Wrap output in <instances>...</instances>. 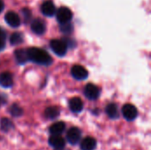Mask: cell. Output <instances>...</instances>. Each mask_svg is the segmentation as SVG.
<instances>
[{
  "instance_id": "6da1fadb",
  "label": "cell",
  "mask_w": 151,
  "mask_h": 150,
  "mask_svg": "<svg viewBox=\"0 0 151 150\" xmlns=\"http://www.w3.org/2000/svg\"><path fill=\"white\" fill-rule=\"evenodd\" d=\"M28 60H31L32 62L42 65H49L52 63L51 57L43 50L32 47L27 50Z\"/></svg>"
},
{
  "instance_id": "7a4b0ae2",
  "label": "cell",
  "mask_w": 151,
  "mask_h": 150,
  "mask_svg": "<svg viewBox=\"0 0 151 150\" xmlns=\"http://www.w3.org/2000/svg\"><path fill=\"white\" fill-rule=\"evenodd\" d=\"M56 12H57V20L59 24L64 25V24L70 23L73 18V12L68 7L62 6Z\"/></svg>"
},
{
  "instance_id": "3957f363",
  "label": "cell",
  "mask_w": 151,
  "mask_h": 150,
  "mask_svg": "<svg viewBox=\"0 0 151 150\" xmlns=\"http://www.w3.org/2000/svg\"><path fill=\"white\" fill-rule=\"evenodd\" d=\"M50 45L53 52L59 57L65 56L67 51V45L65 42L63 40H58V39L51 40L50 42Z\"/></svg>"
},
{
  "instance_id": "277c9868",
  "label": "cell",
  "mask_w": 151,
  "mask_h": 150,
  "mask_svg": "<svg viewBox=\"0 0 151 150\" xmlns=\"http://www.w3.org/2000/svg\"><path fill=\"white\" fill-rule=\"evenodd\" d=\"M122 114L124 118L128 121H133L138 115L137 109L133 104H125L122 108Z\"/></svg>"
},
{
  "instance_id": "5b68a950",
  "label": "cell",
  "mask_w": 151,
  "mask_h": 150,
  "mask_svg": "<svg viewBox=\"0 0 151 150\" xmlns=\"http://www.w3.org/2000/svg\"><path fill=\"white\" fill-rule=\"evenodd\" d=\"M72 75L73 78H75L76 80H85L88 76V72L87 71V69L85 67H83L82 65H75L72 67L71 70Z\"/></svg>"
},
{
  "instance_id": "8992f818",
  "label": "cell",
  "mask_w": 151,
  "mask_h": 150,
  "mask_svg": "<svg viewBox=\"0 0 151 150\" xmlns=\"http://www.w3.org/2000/svg\"><path fill=\"white\" fill-rule=\"evenodd\" d=\"M84 94H85V96L88 98L89 100H96L98 98L100 95V90L96 85L89 83L86 85L85 89H84Z\"/></svg>"
},
{
  "instance_id": "52a82bcc",
  "label": "cell",
  "mask_w": 151,
  "mask_h": 150,
  "mask_svg": "<svg viewBox=\"0 0 151 150\" xmlns=\"http://www.w3.org/2000/svg\"><path fill=\"white\" fill-rule=\"evenodd\" d=\"M81 136V133L77 127L70 128L67 132V134H66V138H67L68 142L73 144V145H75L80 141Z\"/></svg>"
},
{
  "instance_id": "ba28073f",
  "label": "cell",
  "mask_w": 151,
  "mask_h": 150,
  "mask_svg": "<svg viewBox=\"0 0 151 150\" xmlns=\"http://www.w3.org/2000/svg\"><path fill=\"white\" fill-rule=\"evenodd\" d=\"M4 19L6 23L12 27H18L21 23L19 16L14 11H8L4 16Z\"/></svg>"
},
{
  "instance_id": "9c48e42d",
  "label": "cell",
  "mask_w": 151,
  "mask_h": 150,
  "mask_svg": "<svg viewBox=\"0 0 151 150\" xmlns=\"http://www.w3.org/2000/svg\"><path fill=\"white\" fill-rule=\"evenodd\" d=\"M41 10L42 14L47 17H52L56 13V7L51 0H47L43 2L41 6Z\"/></svg>"
},
{
  "instance_id": "30bf717a",
  "label": "cell",
  "mask_w": 151,
  "mask_h": 150,
  "mask_svg": "<svg viewBox=\"0 0 151 150\" xmlns=\"http://www.w3.org/2000/svg\"><path fill=\"white\" fill-rule=\"evenodd\" d=\"M31 29L36 34H42L46 30L45 23L40 19H35L31 23Z\"/></svg>"
},
{
  "instance_id": "8fae6325",
  "label": "cell",
  "mask_w": 151,
  "mask_h": 150,
  "mask_svg": "<svg viewBox=\"0 0 151 150\" xmlns=\"http://www.w3.org/2000/svg\"><path fill=\"white\" fill-rule=\"evenodd\" d=\"M49 143L56 149H63L65 146V141L60 135H51L49 139Z\"/></svg>"
},
{
  "instance_id": "7c38bea8",
  "label": "cell",
  "mask_w": 151,
  "mask_h": 150,
  "mask_svg": "<svg viewBox=\"0 0 151 150\" xmlns=\"http://www.w3.org/2000/svg\"><path fill=\"white\" fill-rule=\"evenodd\" d=\"M69 108L73 112H81L83 109V103L81 98L73 97L69 101Z\"/></svg>"
},
{
  "instance_id": "4fadbf2b",
  "label": "cell",
  "mask_w": 151,
  "mask_h": 150,
  "mask_svg": "<svg viewBox=\"0 0 151 150\" xmlns=\"http://www.w3.org/2000/svg\"><path fill=\"white\" fill-rule=\"evenodd\" d=\"M13 84L12 75L8 72L0 73V85L4 88H11Z\"/></svg>"
},
{
  "instance_id": "5bb4252c",
  "label": "cell",
  "mask_w": 151,
  "mask_h": 150,
  "mask_svg": "<svg viewBox=\"0 0 151 150\" xmlns=\"http://www.w3.org/2000/svg\"><path fill=\"white\" fill-rule=\"evenodd\" d=\"M96 147V141L92 137L85 138L81 143V148L82 150H94Z\"/></svg>"
},
{
  "instance_id": "9a60e30c",
  "label": "cell",
  "mask_w": 151,
  "mask_h": 150,
  "mask_svg": "<svg viewBox=\"0 0 151 150\" xmlns=\"http://www.w3.org/2000/svg\"><path fill=\"white\" fill-rule=\"evenodd\" d=\"M15 55V58L16 61L19 64V65H24L28 61V57H27V52L26 50H17L14 52Z\"/></svg>"
},
{
  "instance_id": "2e32d148",
  "label": "cell",
  "mask_w": 151,
  "mask_h": 150,
  "mask_svg": "<svg viewBox=\"0 0 151 150\" xmlns=\"http://www.w3.org/2000/svg\"><path fill=\"white\" fill-rule=\"evenodd\" d=\"M65 128V124L64 122H57L50 126V133L51 135H60Z\"/></svg>"
},
{
  "instance_id": "e0dca14e",
  "label": "cell",
  "mask_w": 151,
  "mask_h": 150,
  "mask_svg": "<svg viewBox=\"0 0 151 150\" xmlns=\"http://www.w3.org/2000/svg\"><path fill=\"white\" fill-rule=\"evenodd\" d=\"M105 111H106V114L111 118H119V111H118V107L115 103L108 104L105 109Z\"/></svg>"
},
{
  "instance_id": "ac0fdd59",
  "label": "cell",
  "mask_w": 151,
  "mask_h": 150,
  "mask_svg": "<svg viewBox=\"0 0 151 150\" xmlns=\"http://www.w3.org/2000/svg\"><path fill=\"white\" fill-rule=\"evenodd\" d=\"M59 113H60V111L58 108L55 107V106H50V107H48L45 111H44V115L46 118H50V119H53V118H56L59 116Z\"/></svg>"
},
{
  "instance_id": "d6986e66",
  "label": "cell",
  "mask_w": 151,
  "mask_h": 150,
  "mask_svg": "<svg viewBox=\"0 0 151 150\" xmlns=\"http://www.w3.org/2000/svg\"><path fill=\"white\" fill-rule=\"evenodd\" d=\"M0 126H1V129L3 131L8 132L9 130H11L13 127V124H12V122L9 118H4L0 121Z\"/></svg>"
},
{
  "instance_id": "ffe728a7",
  "label": "cell",
  "mask_w": 151,
  "mask_h": 150,
  "mask_svg": "<svg viewBox=\"0 0 151 150\" xmlns=\"http://www.w3.org/2000/svg\"><path fill=\"white\" fill-rule=\"evenodd\" d=\"M10 42L12 45H18V44H20L22 42H23V35L20 34V33H13L12 35H11V38H10Z\"/></svg>"
},
{
  "instance_id": "44dd1931",
  "label": "cell",
  "mask_w": 151,
  "mask_h": 150,
  "mask_svg": "<svg viewBox=\"0 0 151 150\" xmlns=\"http://www.w3.org/2000/svg\"><path fill=\"white\" fill-rule=\"evenodd\" d=\"M10 112L13 117H19L23 113V110L17 104H12L10 108Z\"/></svg>"
},
{
  "instance_id": "7402d4cb",
  "label": "cell",
  "mask_w": 151,
  "mask_h": 150,
  "mask_svg": "<svg viewBox=\"0 0 151 150\" xmlns=\"http://www.w3.org/2000/svg\"><path fill=\"white\" fill-rule=\"evenodd\" d=\"M61 30L64 33H70L73 30V27H72V25L70 23L64 24V25H61Z\"/></svg>"
},
{
  "instance_id": "603a6c76",
  "label": "cell",
  "mask_w": 151,
  "mask_h": 150,
  "mask_svg": "<svg viewBox=\"0 0 151 150\" xmlns=\"http://www.w3.org/2000/svg\"><path fill=\"white\" fill-rule=\"evenodd\" d=\"M22 14H23V16H24V18L26 19H28L31 17V11L27 8L22 9Z\"/></svg>"
},
{
  "instance_id": "cb8c5ba5",
  "label": "cell",
  "mask_w": 151,
  "mask_h": 150,
  "mask_svg": "<svg viewBox=\"0 0 151 150\" xmlns=\"http://www.w3.org/2000/svg\"><path fill=\"white\" fill-rule=\"evenodd\" d=\"M4 46H5V36L0 37V50H4Z\"/></svg>"
},
{
  "instance_id": "d4e9b609",
  "label": "cell",
  "mask_w": 151,
  "mask_h": 150,
  "mask_svg": "<svg viewBox=\"0 0 151 150\" xmlns=\"http://www.w3.org/2000/svg\"><path fill=\"white\" fill-rule=\"evenodd\" d=\"M4 8V2H3L2 0H0V13H1L2 11H3Z\"/></svg>"
},
{
  "instance_id": "484cf974",
  "label": "cell",
  "mask_w": 151,
  "mask_h": 150,
  "mask_svg": "<svg viewBox=\"0 0 151 150\" xmlns=\"http://www.w3.org/2000/svg\"><path fill=\"white\" fill-rule=\"evenodd\" d=\"M4 36H5V34L4 33V31L0 28V37H4Z\"/></svg>"
},
{
  "instance_id": "4316f807",
  "label": "cell",
  "mask_w": 151,
  "mask_h": 150,
  "mask_svg": "<svg viewBox=\"0 0 151 150\" xmlns=\"http://www.w3.org/2000/svg\"><path fill=\"white\" fill-rule=\"evenodd\" d=\"M55 150H63L62 149H55Z\"/></svg>"
}]
</instances>
